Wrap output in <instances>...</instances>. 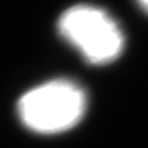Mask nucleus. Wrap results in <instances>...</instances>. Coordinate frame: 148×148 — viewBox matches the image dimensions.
Masks as SVG:
<instances>
[{
  "label": "nucleus",
  "mask_w": 148,
  "mask_h": 148,
  "mask_svg": "<svg viewBox=\"0 0 148 148\" xmlns=\"http://www.w3.org/2000/svg\"><path fill=\"white\" fill-rule=\"evenodd\" d=\"M16 110L21 122L32 132L41 134L66 132L84 116L86 95L70 79H52L23 93Z\"/></svg>",
  "instance_id": "f257e3e1"
},
{
  "label": "nucleus",
  "mask_w": 148,
  "mask_h": 148,
  "mask_svg": "<svg viewBox=\"0 0 148 148\" xmlns=\"http://www.w3.org/2000/svg\"><path fill=\"white\" fill-rule=\"evenodd\" d=\"M59 34L92 64L115 60L123 48V33L115 19L99 7H70L58 21Z\"/></svg>",
  "instance_id": "f03ea898"
},
{
  "label": "nucleus",
  "mask_w": 148,
  "mask_h": 148,
  "mask_svg": "<svg viewBox=\"0 0 148 148\" xmlns=\"http://www.w3.org/2000/svg\"><path fill=\"white\" fill-rule=\"evenodd\" d=\"M137 3L140 4V7H141V8L148 14V0H137Z\"/></svg>",
  "instance_id": "7ed1b4c3"
}]
</instances>
